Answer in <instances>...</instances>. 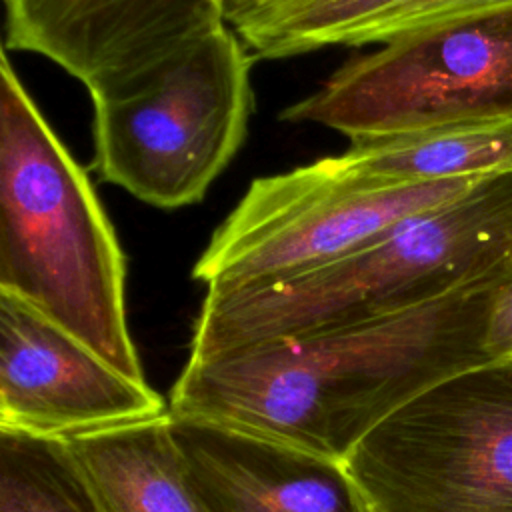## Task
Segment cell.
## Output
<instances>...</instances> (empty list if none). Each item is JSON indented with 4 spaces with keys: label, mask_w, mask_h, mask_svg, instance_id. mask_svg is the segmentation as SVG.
<instances>
[{
    "label": "cell",
    "mask_w": 512,
    "mask_h": 512,
    "mask_svg": "<svg viewBox=\"0 0 512 512\" xmlns=\"http://www.w3.org/2000/svg\"><path fill=\"white\" fill-rule=\"evenodd\" d=\"M496 284L358 326L188 360L170 412L238 424L344 462L414 396L490 362L484 336Z\"/></svg>",
    "instance_id": "cell-1"
},
{
    "label": "cell",
    "mask_w": 512,
    "mask_h": 512,
    "mask_svg": "<svg viewBox=\"0 0 512 512\" xmlns=\"http://www.w3.org/2000/svg\"><path fill=\"white\" fill-rule=\"evenodd\" d=\"M512 276V170L480 178L322 268L206 290L188 360L380 320Z\"/></svg>",
    "instance_id": "cell-2"
},
{
    "label": "cell",
    "mask_w": 512,
    "mask_h": 512,
    "mask_svg": "<svg viewBox=\"0 0 512 512\" xmlns=\"http://www.w3.org/2000/svg\"><path fill=\"white\" fill-rule=\"evenodd\" d=\"M0 292L146 382L126 314V260L86 170L0 60Z\"/></svg>",
    "instance_id": "cell-3"
},
{
    "label": "cell",
    "mask_w": 512,
    "mask_h": 512,
    "mask_svg": "<svg viewBox=\"0 0 512 512\" xmlns=\"http://www.w3.org/2000/svg\"><path fill=\"white\" fill-rule=\"evenodd\" d=\"M252 54L228 24L92 82V168L156 208L204 198L240 150Z\"/></svg>",
    "instance_id": "cell-4"
},
{
    "label": "cell",
    "mask_w": 512,
    "mask_h": 512,
    "mask_svg": "<svg viewBox=\"0 0 512 512\" xmlns=\"http://www.w3.org/2000/svg\"><path fill=\"white\" fill-rule=\"evenodd\" d=\"M352 142L512 122V8L402 32L282 112Z\"/></svg>",
    "instance_id": "cell-5"
},
{
    "label": "cell",
    "mask_w": 512,
    "mask_h": 512,
    "mask_svg": "<svg viewBox=\"0 0 512 512\" xmlns=\"http://www.w3.org/2000/svg\"><path fill=\"white\" fill-rule=\"evenodd\" d=\"M480 178L384 182L350 172L338 156L256 178L214 230L192 276L206 290H234L322 268Z\"/></svg>",
    "instance_id": "cell-6"
},
{
    "label": "cell",
    "mask_w": 512,
    "mask_h": 512,
    "mask_svg": "<svg viewBox=\"0 0 512 512\" xmlns=\"http://www.w3.org/2000/svg\"><path fill=\"white\" fill-rule=\"evenodd\" d=\"M344 462L372 512H512V360L426 388Z\"/></svg>",
    "instance_id": "cell-7"
},
{
    "label": "cell",
    "mask_w": 512,
    "mask_h": 512,
    "mask_svg": "<svg viewBox=\"0 0 512 512\" xmlns=\"http://www.w3.org/2000/svg\"><path fill=\"white\" fill-rule=\"evenodd\" d=\"M170 406L84 342L0 292V428L74 438L162 416Z\"/></svg>",
    "instance_id": "cell-8"
},
{
    "label": "cell",
    "mask_w": 512,
    "mask_h": 512,
    "mask_svg": "<svg viewBox=\"0 0 512 512\" xmlns=\"http://www.w3.org/2000/svg\"><path fill=\"white\" fill-rule=\"evenodd\" d=\"M170 426L198 512H372L342 460L214 418Z\"/></svg>",
    "instance_id": "cell-9"
},
{
    "label": "cell",
    "mask_w": 512,
    "mask_h": 512,
    "mask_svg": "<svg viewBox=\"0 0 512 512\" xmlns=\"http://www.w3.org/2000/svg\"><path fill=\"white\" fill-rule=\"evenodd\" d=\"M4 50L40 54L84 86L226 20V0H4Z\"/></svg>",
    "instance_id": "cell-10"
},
{
    "label": "cell",
    "mask_w": 512,
    "mask_h": 512,
    "mask_svg": "<svg viewBox=\"0 0 512 512\" xmlns=\"http://www.w3.org/2000/svg\"><path fill=\"white\" fill-rule=\"evenodd\" d=\"M102 512H198L170 410L66 440Z\"/></svg>",
    "instance_id": "cell-11"
},
{
    "label": "cell",
    "mask_w": 512,
    "mask_h": 512,
    "mask_svg": "<svg viewBox=\"0 0 512 512\" xmlns=\"http://www.w3.org/2000/svg\"><path fill=\"white\" fill-rule=\"evenodd\" d=\"M436 0H284L232 28L254 58H290L328 46L382 44Z\"/></svg>",
    "instance_id": "cell-12"
},
{
    "label": "cell",
    "mask_w": 512,
    "mask_h": 512,
    "mask_svg": "<svg viewBox=\"0 0 512 512\" xmlns=\"http://www.w3.org/2000/svg\"><path fill=\"white\" fill-rule=\"evenodd\" d=\"M340 162L384 182H440L512 170V122L450 126L352 142Z\"/></svg>",
    "instance_id": "cell-13"
},
{
    "label": "cell",
    "mask_w": 512,
    "mask_h": 512,
    "mask_svg": "<svg viewBox=\"0 0 512 512\" xmlns=\"http://www.w3.org/2000/svg\"><path fill=\"white\" fill-rule=\"evenodd\" d=\"M0 512H102L62 438L0 428Z\"/></svg>",
    "instance_id": "cell-14"
},
{
    "label": "cell",
    "mask_w": 512,
    "mask_h": 512,
    "mask_svg": "<svg viewBox=\"0 0 512 512\" xmlns=\"http://www.w3.org/2000/svg\"><path fill=\"white\" fill-rule=\"evenodd\" d=\"M484 350L494 360H512V276L498 282L490 300Z\"/></svg>",
    "instance_id": "cell-15"
},
{
    "label": "cell",
    "mask_w": 512,
    "mask_h": 512,
    "mask_svg": "<svg viewBox=\"0 0 512 512\" xmlns=\"http://www.w3.org/2000/svg\"><path fill=\"white\" fill-rule=\"evenodd\" d=\"M502 8H512V0H436L412 22L408 30L438 24V22L458 20L466 16H476L492 10H502Z\"/></svg>",
    "instance_id": "cell-16"
},
{
    "label": "cell",
    "mask_w": 512,
    "mask_h": 512,
    "mask_svg": "<svg viewBox=\"0 0 512 512\" xmlns=\"http://www.w3.org/2000/svg\"><path fill=\"white\" fill-rule=\"evenodd\" d=\"M284 0H226V20L230 26L242 22L244 18L268 10Z\"/></svg>",
    "instance_id": "cell-17"
}]
</instances>
